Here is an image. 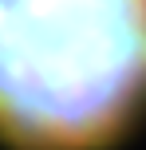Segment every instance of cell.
Instances as JSON below:
<instances>
[{
  "label": "cell",
  "instance_id": "1",
  "mask_svg": "<svg viewBox=\"0 0 146 150\" xmlns=\"http://www.w3.org/2000/svg\"><path fill=\"white\" fill-rule=\"evenodd\" d=\"M146 107V0H0V130L28 150H95Z\"/></svg>",
  "mask_w": 146,
  "mask_h": 150
}]
</instances>
